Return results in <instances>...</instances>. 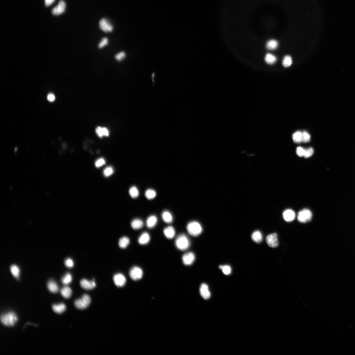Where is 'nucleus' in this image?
Masks as SVG:
<instances>
[{
	"mask_svg": "<svg viewBox=\"0 0 355 355\" xmlns=\"http://www.w3.org/2000/svg\"><path fill=\"white\" fill-rule=\"evenodd\" d=\"M265 60L268 64L272 65L277 60L276 57L270 53H268L265 57Z\"/></svg>",
	"mask_w": 355,
	"mask_h": 355,
	"instance_id": "nucleus-27",
	"label": "nucleus"
},
{
	"mask_svg": "<svg viewBox=\"0 0 355 355\" xmlns=\"http://www.w3.org/2000/svg\"><path fill=\"white\" fill-rule=\"evenodd\" d=\"M130 242L129 238L124 237L121 238L119 240L118 244L119 247L121 249H124L129 245Z\"/></svg>",
	"mask_w": 355,
	"mask_h": 355,
	"instance_id": "nucleus-25",
	"label": "nucleus"
},
{
	"mask_svg": "<svg viewBox=\"0 0 355 355\" xmlns=\"http://www.w3.org/2000/svg\"><path fill=\"white\" fill-rule=\"evenodd\" d=\"M143 275V271L141 268L139 267L134 266L130 271V276L131 279L134 280H138L141 279Z\"/></svg>",
	"mask_w": 355,
	"mask_h": 355,
	"instance_id": "nucleus-6",
	"label": "nucleus"
},
{
	"mask_svg": "<svg viewBox=\"0 0 355 355\" xmlns=\"http://www.w3.org/2000/svg\"><path fill=\"white\" fill-rule=\"evenodd\" d=\"M129 193L131 197L133 198L138 197L139 195V190L135 186H133L130 188Z\"/></svg>",
	"mask_w": 355,
	"mask_h": 355,
	"instance_id": "nucleus-31",
	"label": "nucleus"
},
{
	"mask_svg": "<svg viewBox=\"0 0 355 355\" xmlns=\"http://www.w3.org/2000/svg\"><path fill=\"white\" fill-rule=\"evenodd\" d=\"M311 212L307 209L301 211L298 213V220L301 223H305L310 221L312 219Z\"/></svg>",
	"mask_w": 355,
	"mask_h": 355,
	"instance_id": "nucleus-5",
	"label": "nucleus"
},
{
	"mask_svg": "<svg viewBox=\"0 0 355 355\" xmlns=\"http://www.w3.org/2000/svg\"><path fill=\"white\" fill-rule=\"evenodd\" d=\"M80 284L81 287L86 290H91L96 286L94 280H89L84 279L81 280Z\"/></svg>",
	"mask_w": 355,
	"mask_h": 355,
	"instance_id": "nucleus-10",
	"label": "nucleus"
},
{
	"mask_svg": "<svg viewBox=\"0 0 355 355\" xmlns=\"http://www.w3.org/2000/svg\"><path fill=\"white\" fill-rule=\"evenodd\" d=\"M305 150L302 147H298L296 150V153L300 157L303 156L304 154H305Z\"/></svg>",
	"mask_w": 355,
	"mask_h": 355,
	"instance_id": "nucleus-42",
	"label": "nucleus"
},
{
	"mask_svg": "<svg viewBox=\"0 0 355 355\" xmlns=\"http://www.w3.org/2000/svg\"><path fill=\"white\" fill-rule=\"evenodd\" d=\"M52 309L54 312L58 314H61L65 311L66 306L64 303L55 304L52 306Z\"/></svg>",
	"mask_w": 355,
	"mask_h": 355,
	"instance_id": "nucleus-16",
	"label": "nucleus"
},
{
	"mask_svg": "<svg viewBox=\"0 0 355 355\" xmlns=\"http://www.w3.org/2000/svg\"><path fill=\"white\" fill-rule=\"evenodd\" d=\"M108 42L109 40L108 38L106 37H104L102 38V40H101L100 42L98 44V47L100 49H102L104 47L107 45L108 44Z\"/></svg>",
	"mask_w": 355,
	"mask_h": 355,
	"instance_id": "nucleus-36",
	"label": "nucleus"
},
{
	"mask_svg": "<svg viewBox=\"0 0 355 355\" xmlns=\"http://www.w3.org/2000/svg\"><path fill=\"white\" fill-rule=\"evenodd\" d=\"M61 293L62 297L65 299H69L72 295V291L70 287L65 286L61 289Z\"/></svg>",
	"mask_w": 355,
	"mask_h": 355,
	"instance_id": "nucleus-21",
	"label": "nucleus"
},
{
	"mask_svg": "<svg viewBox=\"0 0 355 355\" xmlns=\"http://www.w3.org/2000/svg\"><path fill=\"white\" fill-rule=\"evenodd\" d=\"M11 272L12 275L17 279H19L20 275V269L16 265H12L10 267Z\"/></svg>",
	"mask_w": 355,
	"mask_h": 355,
	"instance_id": "nucleus-26",
	"label": "nucleus"
},
{
	"mask_svg": "<svg viewBox=\"0 0 355 355\" xmlns=\"http://www.w3.org/2000/svg\"><path fill=\"white\" fill-rule=\"evenodd\" d=\"M105 159L103 158H100L95 162V165L97 168H99L105 165Z\"/></svg>",
	"mask_w": 355,
	"mask_h": 355,
	"instance_id": "nucleus-37",
	"label": "nucleus"
},
{
	"mask_svg": "<svg viewBox=\"0 0 355 355\" xmlns=\"http://www.w3.org/2000/svg\"><path fill=\"white\" fill-rule=\"evenodd\" d=\"M311 139V136H310L309 134L306 132H304L302 133V141L307 142L310 141Z\"/></svg>",
	"mask_w": 355,
	"mask_h": 355,
	"instance_id": "nucleus-40",
	"label": "nucleus"
},
{
	"mask_svg": "<svg viewBox=\"0 0 355 355\" xmlns=\"http://www.w3.org/2000/svg\"><path fill=\"white\" fill-rule=\"evenodd\" d=\"M187 230L190 235L192 236L197 237L201 234L203 229L202 226L199 223L194 221L190 222L187 225Z\"/></svg>",
	"mask_w": 355,
	"mask_h": 355,
	"instance_id": "nucleus-3",
	"label": "nucleus"
},
{
	"mask_svg": "<svg viewBox=\"0 0 355 355\" xmlns=\"http://www.w3.org/2000/svg\"><path fill=\"white\" fill-rule=\"evenodd\" d=\"M114 169L112 166H109L104 170L103 174L104 176L108 177L111 176L114 173Z\"/></svg>",
	"mask_w": 355,
	"mask_h": 355,
	"instance_id": "nucleus-33",
	"label": "nucleus"
},
{
	"mask_svg": "<svg viewBox=\"0 0 355 355\" xmlns=\"http://www.w3.org/2000/svg\"><path fill=\"white\" fill-rule=\"evenodd\" d=\"M47 287L50 291L53 293H56L59 290L58 285L55 282L50 280L47 283Z\"/></svg>",
	"mask_w": 355,
	"mask_h": 355,
	"instance_id": "nucleus-20",
	"label": "nucleus"
},
{
	"mask_svg": "<svg viewBox=\"0 0 355 355\" xmlns=\"http://www.w3.org/2000/svg\"><path fill=\"white\" fill-rule=\"evenodd\" d=\"M162 217L163 221L167 223H171L173 221V217L172 215L168 211H163L162 214Z\"/></svg>",
	"mask_w": 355,
	"mask_h": 355,
	"instance_id": "nucleus-23",
	"label": "nucleus"
},
{
	"mask_svg": "<svg viewBox=\"0 0 355 355\" xmlns=\"http://www.w3.org/2000/svg\"><path fill=\"white\" fill-rule=\"evenodd\" d=\"M175 244L176 247L179 250H184L188 249L190 245L189 239L185 234L179 235L176 238Z\"/></svg>",
	"mask_w": 355,
	"mask_h": 355,
	"instance_id": "nucleus-2",
	"label": "nucleus"
},
{
	"mask_svg": "<svg viewBox=\"0 0 355 355\" xmlns=\"http://www.w3.org/2000/svg\"><path fill=\"white\" fill-rule=\"evenodd\" d=\"M65 264L67 267L68 268H72L74 266V262L70 258H68L65 261Z\"/></svg>",
	"mask_w": 355,
	"mask_h": 355,
	"instance_id": "nucleus-41",
	"label": "nucleus"
},
{
	"mask_svg": "<svg viewBox=\"0 0 355 355\" xmlns=\"http://www.w3.org/2000/svg\"><path fill=\"white\" fill-rule=\"evenodd\" d=\"M292 63V60L291 57L290 56H286L283 59L282 65L285 67H288L291 65Z\"/></svg>",
	"mask_w": 355,
	"mask_h": 355,
	"instance_id": "nucleus-32",
	"label": "nucleus"
},
{
	"mask_svg": "<svg viewBox=\"0 0 355 355\" xmlns=\"http://www.w3.org/2000/svg\"><path fill=\"white\" fill-rule=\"evenodd\" d=\"M283 217L285 221L291 222L295 219V213L294 212L291 210L288 209L285 211L283 213Z\"/></svg>",
	"mask_w": 355,
	"mask_h": 355,
	"instance_id": "nucleus-14",
	"label": "nucleus"
},
{
	"mask_svg": "<svg viewBox=\"0 0 355 355\" xmlns=\"http://www.w3.org/2000/svg\"><path fill=\"white\" fill-rule=\"evenodd\" d=\"M91 298L87 294L83 295L81 298L76 300L74 302V306L79 309L87 308L91 303Z\"/></svg>",
	"mask_w": 355,
	"mask_h": 355,
	"instance_id": "nucleus-4",
	"label": "nucleus"
},
{
	"mask_svg": "<svg viewBox=\"0 0 355 355\" xmlns=\"http://www.w3.org/2000/svg\"><path fill=\"white\" fill-rule=\"evenodd\" d=\"M252 238L255 242L259 243L261 242L263 240V236L261 232L256 231L253 232L252 234Z\"/></svg>",
	"mask_w": 355,
	"mask_h": 355,
	"instance_id": "nucleus-24",
	"label": "nucleus"
},
{
	"mask_svg": "<svg viewBox=\"0 0 355 355\" xmlns=\"http://www.w3.org/2000/svg\"><path fill=\"white\" fill-rule=\"evenodd\" d=\"M150 240V235L147 232H144L139 237L138 239V242L139 244L144 245L148 244Z\"/></svg>",
	"mask_w": 355,
	"mask_h": 355,
	"instance_id": "nucleus-17",
	"label": "nucleus"
},
{
	"mask_svg": "<svg viewBox=\"0 0 355 355\" xmlns=\"http://www.w3.org/2000/svg\"><path fill=\"white\" fill-rule=\"evenodd\" d=\"M219 268L222 270L223 273L226 275H229L231 273V268L229 265H221Z\"/></svg>",
	"mask_w": 355,
	"mask_h": 355,
	"instance_id": "nucleus-35",
	"label": "nucleus"
},
{
	"mask_svg": "<svg viewBox=\"0 0 355 355\" xmlns=\"http://www.w3.org/2000/svg\"><path fill=\"white\" fill-rule=\"evenodd\" d=\"M72 277L71 274L68 273L62 277L61 279L62 282L65 285H69L72 281Z\"/></svg>",
	"mask_w": 355,
	"mask_h": 355,
	"instance_id": "nucleus-29",
	"label": "nucleus"
},
{
	"mask_svg": "<svg viewBox=\"0 0 355 355\" xmlns=\"http://www.w3.org/2000/svg\"><path fill=\"white\" fill-rule=\"evenodd\" d=\"M115 285L118 287H123L126 284V280L125 276L121 273L115 274L113 277Z\"/></svg>",
	"mask_w": 355,
	"mask_h": 355,
	"instance_id": "nucleus-8",
	"label": "nucleus"
},
{
	"mask_svg": "<svg viewBox=\"0 0 355 355\" xmlns=\"http://www.w3.org/2000/svg\"><path fill=\"white\" fill-rule=\"evenodd\" d=\"M66 5L63 1H60L58 4L52 10V13L55 15H59L63 13L65 10Z\"/></svg>",
	"mask_w": 355,
	"mask_h": 355,
	"instance_id": "nucleus-12",
	"label": "nucleus"
},
{
	"mask_svg": "<svg viewBox=\"0 0 355 355\" xmlns=\"http://www.w3.org/2000/svg\"><path fill=\"white\" fill-rule=\"evenodd\" d=\"M144 224L142 221L139 219H134L131 223V227L134 229H141L144 226Z\"/></svg>",
	"mask_w": 355,
	"mask_h": 355,
	"instance_id": "nucleus-22",
	"label": "nucleus"
},
{
	"mask_svg": "<svg viewBox=\"0 0 355 355\" xmlns=\"http://www.w3.org/2000/svg\"><path fill=\"white\" fill-rule=\"evenodd\" d=\"M163 233L166 238L171 239L175 235V229L172 226H168L164 229Z\"/></svg>",
	"mask_w": 355,
	"mask_h": 355,
	"instance_id": "nucleus-15",
	"label": "nucleus"
},
{
	"mask_svg": "<svg viewBox=\"0 0 355 355\" xmlns=\"http://www.w3.org/2000/svg\"><path fill=\"white\" fill-rule=\"evenodd\" d=\"M126 53L123 52L118 53L115 55V58L118 61H121L125 58Z\"/></svg>",
	"mask_w": 355,
	"mask_h": 355,
	"instance_id": "nucleus-38",
	"label": "nucleus"
},
{
	"mask_svg": "<svg viewBox=\"0 0 355 355\" xmlns=\"http://www.w3.org/2000/svg\"><path fill=\"white\" fill-rule=\"evenodd\" d=\"M1 323L7 327H12L18 321L17 315L13 312H9L2 314L1 317Z\"/></svg>",
	"mask_w": 355,
	"mask_h": 355,
	"instance_id": "nucleus-1",
	"label": "nucleus"
},
{
	"mask_svg": "<svg viewBox=\"0 0 355 355\" xmlns=\"http://www.w3.org/2000/svg\"><path fill=\"white\" fill-rule=\"evenodd\" d=\"M145 196L147 199L151 200L154 199L156 196V193L152 189H149L146 191Z\"/></svg>",
	"mask_w": 355,
	"mask_h": 355,
	"instance_id": "nucleus-30",
	"label": "nucleus"
},
{
	"mask_svg": "<svg viewBox=\"0 0 355 355\" xmlns=\"http://www.w3.org/2000/svg\"><path fill=\"white\" fill-rule=\"evenodd\" d=\"M294 141L296 143H300L302 141V133L297 132L294 134L293 136Z\"/></svg>",
	"mask_w": 355,
	"mask_h": 355,
	"instance_id": "nucleus-34",
	"label": "nucleus"
},
{
	"mask_svg": "<svg viewBox=\"0 0 355 355\" xmlns=\"http://www.w3.org/2000/svg\"><path fill=\"white\" fill-rule=\"evenodd\" d=\"M278 46V42L275 40H271L268 41L266 45L267 48L270 50L275 49Z\"/></svg>",
	"mask_w": 355,
	"mask_h": 355,
	"instance_id": "nucleus-28",
	"label": "nucleus"
},
{
	"mask_svg": "<svg viewBox=\"0 0 355 355\" xmlns=\"http://www.w3.org/2000/svg\"><path fill=\"white\" fill-rule=\"evenodd\" d=\"M47 99L50 102H52L55 99V97L54 95L53 94H50L48 95L47 96Z\"/></svg>",
	"mask_w": 355,
	"mask_h": 355,
	"instance_id": "nucleus-44",
	"label": "nucleus"
},
{
	"mask_svg": "<svg viewBox=\"0 0 355 355\" xmlns=\"http://www.w3.org/2000/svg\"><path fill=\"white\" fill-rule=\"evenodd\" d=\"M99 27L101 30L106 33L112 32L114 27L109 21L105 18L101 19L99 23Z\"/></svg>",
	"mask_w": 355,
	"mask_h": 355,
	"instance_id": "nucleus-7",
	"label": "nucleus"
},
{
	"mask_svg": "<svg viewBox=\"0 0 355 355\" xmlns=\"http://www.w3.org/2000/svg\"><path fill=\"white\" fill-rule=\"evenodd\" d=\"M200 293L204 299H208L211 296L210 292L209 291L208 286L205 283H203L200 289Z\"/></svg>",
	"mask_w": 355,
	"mask_h": 355,
	"instance_id": "nucleus-13",
	"label": "nucleus"
},
{
	"mask_svg": "<svg viewBox=\"0 0 355 355\" xmlns=\"http://www.w3.org/2000/svg\"><path fill=\"white\" fill-rule=\"evenodd\" d=\"M55 0H45V4L46 7H49L53 4Z\"/></svg>",
	"mask_w": 355,
	"mask_h": 355,
	"instance_id": "nucleus-43",
	"label": "nucleus"
},
{
	"mask_svg": "<svg viewBox=\"0 0 355 355\" xmlns=\"http://www.w3.org/2000/svg\"><path fill=\"white\" fill-rule=\"evenodd\" d=\"M157 222L158 219L157 217L153 215L151 216L147 219L146 224L148 228H152L156 226Z\"/></svg>",
	"mask_w": 355,
	"mask_h": 355,
	"instance_id": "nucleus-19",
	"label": "nucleus"
},
{
	"mask_svg": "<svg viewBox=\"0 0 355 355\" xmlns=\"http://www.w3.org/2000/svg\"><path fill=\"white\" fill-rule=\"evenodd\" d=\"M95 132L97 136L100 138L104 136H108L109 135L108 130L105 127H98L95 130Z\"/></svg>",
	"mask_w": 355,
	"mask_h": 355,
	"instance_id": "nucleus-18",
	"label": "nucleus"
},
{
	"mask_svg": "<svg viewBox=\"0 0 355 355\" xmlns=\"http://www.w3.org/2000/svg\"><path fill=\"white\" fill-rule=\"evenodd\" d=\"M195 255L193 253L189 252L185 253L182 256V259L183 264L186 265H192L195 261Z\"/></svg>",
	"mask_w": 355,
	"mask_h": 355,
	"instance_id": "nucleus-11",
	"label": "nucleus"
},
{
	"mask_svg": "<svg viewBox=\"0 0 355 355\" xmlns=\"http://www.w3.org/2000/svg\"><path fill=\"white\" fill-rule=\"evenodd\" d=\"M314 153V150L312 148H309L305 150L303 157L306 158H309L312 156Z\"/></svg>",
	"mask_w": 355,
	"mask_h": 355,
	"instance_id": "nucleus-39",
	"label": "nucleus"
},
{
	"mask_svg": "<svg viewBox=\"0 0 355 355\" xmlns=\"http://www.w3.org/2000/svg\"><path fill=\"white\" fill-rule=\"evenodd\" d=\"M266 241L268 245L270 247L276 248L279 245V241L277 235L276 233H273L268 235L266 238Z\"/></svg>",
	"mask_w": 355,
	"mask_h": 355,
	"instance_id": "nucleus-9",
	"label": "nucleus"
}]
</instances>
